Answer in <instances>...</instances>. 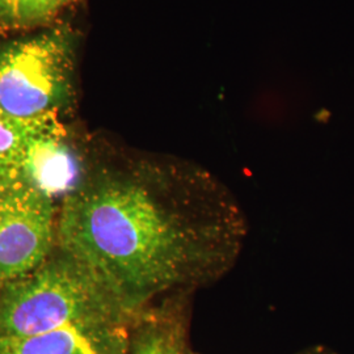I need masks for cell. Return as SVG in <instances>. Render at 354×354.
<instances>
[{"label":"cell","instance_id":"cell-10","mask_svg":"<svg viewBox=\"0 0 354 354\" xmlns=\"http://www.w3.org/2000/svg\"><path fill=\"white\" fill-rule=\"evenodd\" d=\"M291 354H335L333 352H330L327 348H323V346H311V348H306L302 351H298V352H294Z\"/></svg>","mask_w":354,"mask_h":354},{"label":"cell","instance_id":"cell-3","mask_svg":"<svg viewBox=\"0 0 354 354\" xmlns=\"http://www.w3.org/2000/svg\"><path fill=\"white\" fill-rule=\"evenodd\" d=\"M53 238V198L29 187L0 196V290L42 266Z\"/></svg>","mask_w":354,"mask_h":354},{"label":"cell","instance_id":"cell-4","mask_svg":"<svg viewBox=\"0 0 354 354\" xmlns=\"http://www.w3.org/2000/svg\"><path fill=\"white\" fill-rule=\"evenodd\" d=\"M82 165L66 142L62 124L57 113L48 117L30 140L21 168V185L53 198L62 192L79 188Z\"/></svg>","mask_w":354,"mask_h":354},{"label":"cell","instance_id":"cell-5","mask_svg":"<svg viewBox=\"0 0 354 354\" xmlns=\"http://www.w3.org/2000/svg\"><path fill=\"white\" fill-rule=\"evenodd\" d=\"M192 295L167 297L143 311L131 329L127 354H197L190 342Z\"/></svg>","mask_w":354,"mask_h":354},{"label":"cell","instance_id":"cell-1","mask_svg":"<svg viewBox=\"0 0 354 354\" xmlns=\"http://www.w3.org/2000/svg\"><path fill=\"white\" fill-rule=\"evenodd\" d=\"M138 317L129 314L66 256L46 260L0 290V336L75 328L106 340L129 342Z\"/></svg>","mask_w":354,"mask_h":354},{"label":"cell","instance_id":"cell-8","mask_svg":"<svg viewBox=\"0 0 354 354\" xmlns=\"http://www.w3.org/2000/svg\"><path fill=\"white\" fill-rule=\"evenodd\" d=\"M71 0H12L8 26L39 24L58 12Z\"/></svg>","mask_w":354,"mask_h":354},{"label":"cell","instance_id":"cell-9","mask_svg":"<svg viewBox=\"0 0 354 354\" xmlns=\"http://www.w3.org/2000/svg\"><path fill=\"white\" fill-rule=\"evenodd\" d=\"M11 6H12V0H0V23L6 26L10 19Z\"/></svg>","mask_w":354,"mask_h":354},{"label":"cell","instance_id":"cell-6","mask_svg":"<svg viewBox=\"0 0 354 354\" xmlns=\"http://www.w3.org/2000/svg\"><path fill=\"white\" fill-rule=\"evenodd\" d=\"M129 342L64 328L36 335L0 336V354H127Z\"/></svg>","mask_w":354,"mask_h":354},{"label":"cell","instance_id":"cell-2","mask_svg":"<svg viewBox=\"0 0 354 354\" xmlns=\"http://www.w3.org/2000/svg\"><path fill=\"white\" fill-rule=\"evenodd\" d=\"M71 46L62 32L0 51V109L19 118L58 113L70 93Z\"/></svg>","mask_w":354,"mask_h":354},{"label":"cell","instance_id":"cell-7","mask_svg":"<svg viewBox=\"0 0 354 354\" xmlns=\"http://www.w3.org/2000/svg\"><path fill=\"white\" fill-rule=\"evenodd\" d=\"M50 114L19 118L0 109V196L23 187L21 168L26 150Z\"/></svg>","mask_w":354,"mask_h":354}]
</instances>
